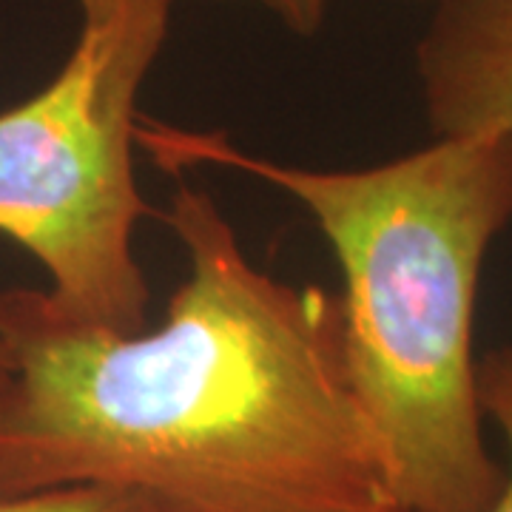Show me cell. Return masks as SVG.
<instances>
[{
	"mask_svg": "<svg viewBox=\"0 0 512 512\" xmlns=\"http://www.w3.org/2000/svg\"><path fill=\"white\" fill-rule=\"evenodd\" d=\"M77 6V40L55 77L0 111V237L35 256L60 311L134 333L148 313L134 228L151 214L134 177L137 100L174 0Z\"/></svg>",
	"mask_w": 512,
	"mask_h": 512,
	"instance_id": "3",
	"label": "cell"
},
{
	"mask_svg": "<svg viewBox=\"0 0 512 512\" xmlns=\"http://www.w3.org/2000/svg\"><path fill=\"white\" fill-rule=\"evenodd\" d=\"M160 163L220 165L305 205L336 254L345 362L402 512H487L504 464L478 404V282L512 225V134L436 137L367 168L265 160L225 134L137 126Z\"/></svg>",
	"mask_w": 512,
	"mask_h": 512,
	"instance_id": "2",
	"label": "cell"
},
{
	"mask_svg": "<svg viewBox=\"0 0 512 512\" xmlns=\"http://www.w3.org/2000/svg\"><path fill=\"white\" fill-rule=\"evenodd\" d=\"M268 9L274 18H279L296 35H316L328 18L330 0H245Z\"/></svg>",
	"mask_w": 512,
	"mask_h": 512,
	"instance_id": "7",
	"label": "cell"
},
{
	"mask_svg": "<svg viewBox=\"0 0 512 512\" xmlns=\"http://www.w3.org/2000/svg\"><path fill=\"white\" fill-rule=\"evenodd\" d=\"M478 382V404L484 421H493L495 430L507 444V467L501 490L493 498L487 512H512V345L487 350L478 356L476 367Z\"/></svg>",
	"mask_w": 512,
	"mask_h": 512,
	"instance_id": "5",
	"label": "cell"
},
{
	"mask_svg": "<svg viewBox=\"0 0 512 512\" xmlns=\"http://www.w3.org/2000/svg\"><path fill=\"white\" fill-rule=\"evenodd\" d=\"M157 217L188 274L154 330L0 291V498L109 487L151 512H402L339 296L256 268L202 188Z\"/></svg>",
	"mask_w": 512,
	"mask_h": 512,
	"instance_id": "1",
	"label": "cell"
},
{
	"mask_svg": "<svg viewBox=\"0 0 512 512\" xmlns=\"http://www.w3.org/2000/svg\"><path fill=\"white\" fill-rule=\"evenodd\" d=\"M416 74L436 137L512 134V0H439Z\"/></svg>",
	"mask_w": 512,
	"mask_h": 512,
	"instance_id": "4",
	"label": "cell"
},
{
	"mask_svg": "<svg viewBox=\"0 0 512 512\" xmlns=\"http://www.w3.org/2000/svg\"><path fill=\"white\" fill-rule=\"evenodd\" d=\"M0 512H151L143 498L109 487H60L0 498Z\"/></svg>",
	"mask_w": 512,
	"mask_h": 512,
	"instance_id": "6",
	"label": "cell"
}]
</instances>
